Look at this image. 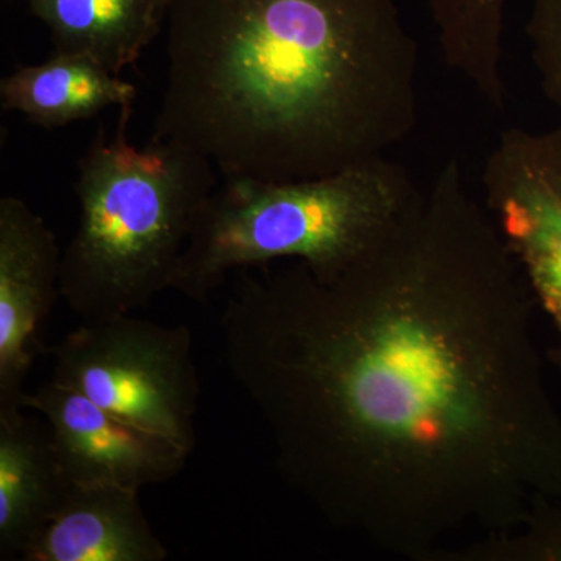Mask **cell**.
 Instances as JSON below:
<instances>
[{
    "label": "cell",
    "mask_w": 561,
    "mask_h": 561,
    "mask_svg": "<svg viewBox=\"0 0 561 561\" xmlns=\"http://www.w3.org/2000/svg\"><path fill=\"white\" fill-rule=\"evenodd\" d=\"M443 561H561V500L540 502L518 529L461 546Z\"/></svg>",
    "instance_id": "cell-14"
},
{
    "label": "cell",
    "mask_w": 561,
    "mask_h": 561,
    "mask_svg": "<svg viewBox=\"0 0 561 561\" xmlns=\"http://www.w3.org/2000/svg\"><path fill=\"white\" fill-rule=\"evenodd\" d=\"M133 110L116 131L92 140L79 162L76 234L62 250L61 298L84 321L147 308L172 289L198 214L217 187L213 162L175 142L127 139Z\"/></svg>",
    "instance_id": "cell-3"
},
{
    "label": "cell",
    "mask_w": 561,
    "mask_h": 561,
    "mask_svg": "<svg viewBox=\"0 0 561 561\" xmlns=\"http://www.w3.org/2000/svg\"><path fill=\"white\" fill-rule=\"evenodd\" d=\"M151 140L224 179H323L419 122V44L398 0H173Z\"/></svg>",
    "instance_id": "cell-2"
},
{
    "label": "cell",
    "mask_w": 561,
    "mask_h": 561,
    "mask_svg": "<svg viewBox=\"0 0 561 561\" xmlns=\"http://www.w3.org/2000/svg\"><path fill=\"white\" fill-rule=\"evenodd\" d=\"M54 54L83 55L121 76L157 38L173 0H24Z\"/></svg>",
    "instance_id": "cell-11"
},
{
    "label": "cell",
    "mask_w": 561,
    "mask_h": 561,
    "mask_svg": "<svg viewBox=\"0 0 561 561\" xmlns=\"http://www.w3.org/2000/svg\"><path fill=\"white\" fill-rule=\"evenodd\" d=\"M25 408L46 419L69 483L140 491L172 481L191 456L169 438L128 423L51 381L25 393Z\"/></svg>",
    "instance_id": "cell-7"
},
{
    "label": "cell",
    "mask_w": 561,
    "mask_h": 561,
    "mask_svg": "<svg viewBox=\"0 0 561 561\" xmlns=\"http://www.w3.org/2000/svg\"><path fill=\"white\" fill-rule=\"evenodd\" d=\"M482 186L483 205L551 320L549 359L561 371V125L502 133L486 158Z\"/></svg>",
    "instance_id": "cell-6"
},
{
    "label": "cell",
    "mask_w": 561,
    "mask_h": 561,
    "mask_svg": "<svg viewBox=\"0 0 561 561\" xmlns=\"http://www.w3.org/2000/svg\"><path fill=\"white\" fill-rule=\"evenodd\" d=\"M62 250L43 217L0 201V413L24 409L25 379L43 351L39 331L61 297Z\"/></svg>",
    "instance_id": "cell-8"
},
{
    "label": "cell",
    "mask_w": 561,
    "mask_h": 561,
    "mask_svg": "<svg viewBox=\"0 0 561 561\" xmlns=\"http://www.w3.org/2000/svg\"><path fill=\"white\" fill-rule=\"evenodd\" d=\"M448 66L489 103L505 99L502 28L507 0H427Z\"/></svg>",
    "instance_id": "cell-13"
},
{
    "label": "cell",
    "mask_w": 561,
    "mask_h": 561,
    "mask_svg": "<svg viewBox=\"0 0 561 561\" xmlns=\"http://www.w3.org/2000/svg\"><path fill=\"white\" fill-rule=\"evenodd\" d=\"M419 191L387 157L323 179L227 176L195 220L172 289L208 305L231 272L278 260L334 278L382 242Z\"/></svg>",
    "instance_id": "cell-4"
},
{
    "label": "cell",
    "mask_w": 561,
    "mask_h": 561,
    "mask_svg": "<svg viewBox=\"0 0 561 561\" xmlns=\"http://www.w3.org/2000/svg\"><path fill=\"white\" fill-rule=\"evenodd\" d=\"M69 481L49 427L0 413V559H21L60 507Z\"/></svg>",
    "instance_id": "cell-10"
},
{
    "label": "cell",
    "mask_w": 561,
    "mask_h": 561,
    "mask_svg": "<svg viewBox=\"0 0 561 561\" xmlns=\"http://www.w3.org/2000/svg\"><path fill=\"white\" fill-rule=\"evenodd\" d=\"M169 551L139 504V491L70 483L24 561H164Z\"/></svg>",
    "instance_id": "cell-9"
},
{
    "label": "cell",
    "mask_w": 561,
    "mask_h": 561,
    "mask_svg": "<svg viewBox=\"0 0 561 561\" xmlns=\"http://www.w3.org/2000/svg\"><path fill=\"white\" fill-rule=\"evenodd\" d=\"M526 31L541 90L561 113V0H534Z\"/></svg>",
    "instance_id": "cell-15"
},
{
    "label": "cell",
    "mask_w": 561,
    "mask_h": 561,
    "mask_svg": "<svg viewBox=\"0 0 561 561\" xmlns=\"http://www.w3.org/2000/svg\"><path fill=\"white\" fill-rule=\"evenodd\" d=\"M530 316L454 158L341 275L300 261L239 272L221 348L280 474L328 522L443 561L561 500V415Z\"/></svg>",
    "instance_id": "cell-1"
},
{
    "label": "cell",
    "mask_w": 561,
    "mask_h": 561,
    "mask_svg": "<svg viewBox=\"0 0 561 561\" xmlns=\"http://www.w3.org/2000/svg\"><path fill=\"white\" fill-rule=\"evenodd\" d=\"M136 88L83 55L54 54L0 81L3 111H18L46 130L92 119L103 110H133Z\"/></svg>",
    "instance_id": "cell-12"
},
{
    "label": "cell",
    "mask_w": 561,
    "mask_h": 561,
    "mask_svg": "<svg viewBox=\"0 0 561 561\" xmlns=\"http://www.w3.org/2000/svg\"><path fill=\"white\" fill-rule=\"evenodd\" d=\"M192 346L184 324L164 327L131 313L84 321L47 350L50 381L192 454L201 398Z\"/></svg>",
    "instance_id": "cell-5"
}]
</instances>
